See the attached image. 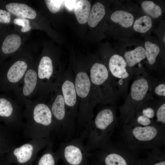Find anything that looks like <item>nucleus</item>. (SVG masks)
<instances>
[{
  "instance_id": "nucleus-21",
  "label": "nucleus",
  "mask_w": 165,
  "mask_h": 165,
  "mask_svg": "<svg viewBox=\"0 0 165 165\" xmlns=\"http://www.w3.org/2000/svg\"><path fill=\"white\" fill-rule=\"evenodd\" d=\"M145 46L146 57L148 62L149 64L153 65L160 53V48L156 44L149 41L145 42Z\"/></svg>"
},
{
  "instance_id": "nucleus-16",
  "label": "nucleus",
  "mask_w": 165,
  "mask_h": 165,
  "mask_svg": "<svg viewBox=\"0 0 165 165\" xmlns=\"http://www.w3.org/2000/svg\"><path fill=\"white\" fill-rule=\"evenodd\" d=\"M91 8V5L88 0H79L74 8L75 15L78 22L84 24L88 20Z\"/></svg>"
},
{
  "instance_id": "nucleus-5",
  "label": "nucleus",
  "mask_w": 165,
  "mask_h": 165,
  "mask_svg": "<svg viewBox=\"0 0 165 165\" xmlns=\"http://www.w3.org/2000/svg\"><path fill=\"white\" fill-rule=\"evenodd\" d=\"M73 75L79 105L77 123L84 129L94 118V109L97 104L93 97L88 71L77 69Z\"/></svg>"
},
{
  "instance_id": "nucleus-2",
  "label": "nucleus",
  "mask_w": 165,
  "mask_h": 165,
  "mask_svg": "<svg viewBox=\"0 0 165 165\" xmlns=\"http://www.w3.org/2000/svg\"><path fill=\"white\" fill-rule=\"evenodd\" d=\"M118 119L115 108L108 106L102 108L84 129L80 138L86 140L85 147L89 152L105 145L110 140Z\"/></svg>"
},
{
  "instance_id": "nucleus-19",
  "label": "nucleus",
  "mask_w": 165,
  "mask_h": 165,
  "mask_svg": "<svg viewBox=\"0 0 165 165\" xmlns=\"http://www.w3.org/2000/svg\"><path fill=\"white\" fill-rule=\"evenodd\" d=\"M105 14L104 6L98 2L93 6L87 20L89 26L91 27L96 26L103 18Z\"/></svg>"
},
{
  "instance_id": "nucleus-20",
  "label": "nucleus",
  "mask_w": 165,
  "mask_h": 165,
  "mask_svg": "<svg viewBox=\"0 0 165 165\" xmlns=\"http://www.w3.org/2000/svg\"><path fill=\"white\" fill-rule=\"evenodd\" d=\"M21 43V38L18 35L12 34L8 35L3 43L2 50L5 54H9L16 51Z\"/></svg>"
},
{
  "instance_id": "nucleus-4",
  "label": "nucleus",
  "mask_w": 165,
  "mask_h": 165,
  "mask_svg": "<svg viewBox=\"0 0 165 165\" xmlns=\"http://www.w3.org/2000/svg\"><path fill=\"white\" fill-rule=\"evenodd\" d=\"M88 72L93 97L97 104H113L120 94L107 66L95 62Z\"/></svg>"
},
{
  "instance_id": "nucleus-1",
  "label": "nucleus",
  "mask_w": 165,
  "mask_h": 165,
  "mask_svg": "<svg viewBox=\"0 0 165 165\" xmlns=\"http://www.w3.org/2000/svg\"><path fill=\"white\" fill-rule=\"evenodd\" d=\"M117 142L136 152L160 149L165 145V127L155 124L145 126L124 124Z\"/></svg>"
},
{
  "instance_id": "nucleus-15",
  "label": "nucleus",
  "mask_w": 165,
  "mask_h": 165,
  "mask_svg": "<svg viewBox=\"0 0 165 165\" xmlns=\"http://www.w3.org/2000/svg\"><path fill=\"white\" fill-rule=\"evenodd\" d=\"M59 159L57 152L53 150L52 143L45 148L43 152L36 159L33 165H57Z\"/></svg>"
},
{
  "instance_id": "nucleus-9",
  "label": "nucleus",
  "mask_w": 165,
  "mask_h": 165,
  "mask_svg": "<svg viewBox=\"0 0 165 165\" xmlns=\"http://www.w3.org/2000/svg\"><path fill=\"white\" fill-rule=\"evenodd\" d=\"M56 151L64 165H88L89 153L80 137L61 143Z\"/></svg>"
},
{
  "instance_id": "nucleus-26",
  "label": "nucleus",
  "mask_w": 165,
  "mask_h": 165,
  "mask_svg": "<svg viewBox=\"0 0 165 165\" xmlns=\"http://www.w3.org/2000/svg\"><path fill=\"white\" fill-rule=\"evenodd\" d=\"M13 22L15 24L22 27L21 31L22 32L28 31L31 29L29 21L27 19L17 18L14 19Z\"/></svg>"
},
{
  "instance_id": "nucleus-18",
  "label": "nucleus",
  "mask_w": 165,
  "mask_h": 165,
  "mask_svg": "<svg viewBox=\"0 0 165 165\" xmlns=\"http://www.w3.org/2000/svg\"><path fill=\"white\" fill-rule=\"evenodd\" d=\"M111 19L113 22L118 23L122 27L128 28L133 25L134 20L133 15L127 11L117 10L112 14Z\"/></svg>"
},
{
  "instance_id": "nucleus-3",
  "label": "nucleus",
  "mask_w": 165,
  "mask_h": 165,
  "mask_svg": "<svg viewBox=\"0 0 165 165\" xmlns=\"http://www.w3.org/2000/svg\"><path fill=\"white\" fill-rule=\"evenodd\" d=\"M24 113L26 119L23 133L31 139L50 138L55 132V125L50 109L46 101H27Z\"/></svg>"
},
{
  "instance_id": "nucleus-12",
  "label": "nucleus",
  "mask_w": 165,
  "mask_h": 165,
  "mask_svg": "<svg viewBox=\"0 0 165 165\" xmlns=\"http://www.w3.org/2000/svg\"><path fill=\"white\" fill-rule=\"evenodd\" d=\"M22 87L15 93L17 101L23 104L27 100H31L37 91L38 79L37 70L28 69L23 78Z\"/></svg>"
},
{
  "instance_id": "nucleus-22",
  "label": "nucleus",
  "mask_w": 165,
  "mask_h": 165,
  "mask_svg": "<svg viewBox=\"0 0 165 165\" xmlns=\"http://www.w3.org/2000/svg\"><path fill=\"white\" fill-rule=\"evenodd\" d=\"M152 26V20L150 17L147 16H143L135 21L133 27L135 31L144 33L149 30Z\"/></svg>"
},
{
  "instance_id": "nucleus-24",
  "label": "nucleus",
  "mask_w": 165,
  "mask_h": 165,
  "mask_svg": "<svg viewBox=\"0 0 165 165\" xmlns=\"http://www.w3.org/2000/svg\"><path fill=\"white\" fill-rule=\"evenodd\" d=\"M154 123L165 127V102L164 100L156 103Z\"/></svg>"
},
{
  "instance_id": "nucleus-10",
  "label": "nucleus",
  "mask_w": 165,
  "mask_h": 165,
  "mask_svg": "<svg viewBox=\"0 0 165 165\" xmlns=\"http://www.w3.org/2000/svg\"><path fill=\"white\" fill-rule=\"evenodd\" d=\"M127 67L126 61L121 55L114 54L109 58L107 68L114 79L120 94L125 93L132 75Z\"/></svg>"
},
{
  "instance_id": "nucleus-6",
  "label": "nucleus",
  "mask_w": 165,
  "mask_h": 165,
  "mask_svg": "<svg viewBox=\"0 0 165 165\" xmlns=\"http://www.w3.org/2000/svg\"><path fill=\"white\" fill-rule=\"evenodd\" d=\"M154 83L146 74L138 75L136 78L124 103L119 107V126L127 124L136 109L149 98V92L152 89Z\"/></svg>"
},
{
  "instance_id": "nucleus-25",
  "label": "nucleus",
  "mask_w": 165,
  "mask_h": 165,
  "mask_svg": "<svg viewBox=\"0 0 165 165\" xmlns=\"http://www.w3.org/2000/svg\"><path fill=\"white\" fill-rule=\"evenodd\" d=\"M45 1L48 8L53 13L58 12L64 1V0H46Z\"/></svg>"
},
{
  "instance_id": "nucleus-8",
  "label": "nucleus",
  "mask_w": 165,
  "mask_h": 165,
  "mask_svg": "<svg viewBox=\"0 0 165 165\" xmlns=\"http://www.w3.org/2000/svg\"><path fill=\"white\" fill-rule=\"evenodd\" d=\"M52 143L50 138L31 139L9 152V161L17 165H33L38 153Z\"/></svg>"
},
{
  "instance_id": "nucleus-11",
  "label": "nucleus",
  "mask_w": 165,
  "mask_h": 165,
  "mask_svg": "<svg viewBox=\"0 0 165 165\" xmlns=\"http://www.w3.org/2000/svg\"><path fill=\"white\" fill-rule=\"evenodd\" d=\"M59 88L67 109L72 118L75 121L78 115L79 105L73 74L70 72L65 73Z\"/></svg>"
},
{
  "instance_id": "nucleus-17",
  "label": "nucleus",
  "mask_w": 165,
  "mask_h": 165,
  "mask_svg": "<svg viewBox=\"0 0 165 165\" xmlns=\"http://www.w3.org/2000/svg\"><path fill=\"white\" fill-rule=\"evenodd\" d=\"M127 66L132 67L146 58L145 49L139 46L134 49L125 52L123 57Z\"/></svg>"
},
{
  "instance_id": "nucleus-31",
  "label": "nucleus",
  "mask_w": 165,
  "mask_h": 165,
  "mask_svg": "<svg viewBox=\"0 0 165 165\" xmlns=\"http://www.w3.org/2000/svg\"><path fill=\"white\" fill-rule=\"evenodd\" d=\"M165 37H164V42H165Z\"/></svg>"
},
{
  "instance_id": "nucleus-14",
  "label": "nucleus",
  "mask_w": 165,
  "mask_h": 165,
  "mask_svg": "<svg viewBox=\"0 0 165 165\" xmlns=\"http://www.w3.org/2000/svg\"><path fill=\"white\" fill-rule=\"evenodd\" d=\"M6 8L10 13L20 18L33 19L36 16L33 9L24 4L11 3L6 5Z\"/></svg>"
},
{
  "instance_id": "nucleus-28",
  "label": "nucleus",
  "mask_w": 165,
  "mask_h": 165,
  "mask_svg": "<svg viewBox=\"0 0 165 165\" xmlns=\"http://www.w3.org/2000/svg\"><path fill=\"white\" fill-rule=\"evenodd\" d=\"M11 20V13L5 10L0 9V22L9 23Z\"/></svg>"
},
{
  "instance_id": "nucleus-27",
  "label": "nucleus",
  "mask_w": 165,
  "mask_h": 165,
  "mask_svg": "<svg viewBox=\"0 0 165 165\" xmlns=\"http://www.w3.org/2000/svg\"><path fill=\"white\" fill-rule=\"evenodd\" d=\"M153 85L152 89H153L154 93L157 96L165 97V84L164 82H160Z\"/></svg>"
},
{
  "instance_id": "nucleus-23",
  "label": "nucleus",
  "mask_w": 165,
  "mask_h": 165,
  "mask_svg": "<svg viewBox=\"0 0 165 165\" xmlns=\"http://www.w3.org/2000/svg\"><path fill=\"white\" fill-rule=\"evenodd\" d=\"M141 6L143 10L153 18H157L162 14V10L160 7L152 1H143Z\"/></svg>"
},
{
  "instance_id": "nucleus-7",
  "label": "nucleus",
  "mask_w": 165,
  "mask_h": 165,
  "mask_svg": "<svg viewBox=\"0 0 165 165\" xmlns=\"http://www.w3.org/2000/svg\"><path fill=\"white\" fill-rule=\"evenodd\" d=\"M47 103L51 112L55 125V132L66 141L74 135L76 121L68 112L59 87L50 94Z\"/></svg>"
},
{
  "instance_id": "nucleus-29",
  "label": "nucleus",
  "mask_w": 165,
  "mask_h": 165,
  "mask_svg": "<svg viewBox=\"0 0 165 165\" xmlns=\"http://www.w3.org/2000/svg\"><path fill=\"white\" fill-rule=\"evenodd\" d=\"M79 0H64V3L66 7L69 10L74 8L76 4Z\"/></svg>"
},
{
  "instance_id": "nucleus-30",
  "label": "nucleus",
  "mask_w": 165,
  "mask_h": 165,
  "mask_svg": "<svg viewBox=\"0 0 165 165\" xmlns=\"http://www.w3.org/2000/svg\"><path fill=\"white\" fill-rule=\"evenodd\" d=\"M153 165H165V161L164 160L160 161L154 163Z\"/></svg>"
},
{
  "instance_id": "nucleus-13",
  "label": "nucleus",
  "mask_w": 165,
  "mask_h": 165,
  "mask_svg": "<svg viewBox=\"0 0 165 165\" xmlns=\"http://www.w3.org/2000/svg\"><path fill=\"white\" fill-rule=\"evenodd\" d=\"M28 65L23 60H18L13 63L8 69L6 78L10 90L15 93L28 69Z\"/></svg>"
}]
</instances>
